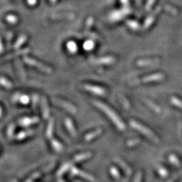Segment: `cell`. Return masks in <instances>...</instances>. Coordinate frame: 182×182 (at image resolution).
Instances as JSON below:
<instances>
[{"label": "cell", "instance_id": "cell-1", "mask_svg": "<svg viewBox=\"0 0 182 182\" xmlns=\"http://www.w3.org/2000/svg\"><path fill=\"white\" fill-rule=\"evenodd\" d=\"M94 104H95L97 107H99L101 110L103 111V112L108 115V118H110L115 124L118 126L119 129H122V130L124 129V124H122V122H121L120 119H119L118 117L117 116V115L115 114L111 108H108L107 106H106V105L103 104V103H100V102H98V101H95V102H94Z\"/></svg>", "mask_w": 182, "mask_h": 182}, {"label": "cell", "instance_id": "cell-2", "mask_svg": "<svg viewBox=\"0 0 182 182\" xmlns=\"http://www.w3.org/2000/svg\"><path fill=\"white\" fill-rule=\"evenodd\" d=\"M24 62H25L27 64L30 65L34 66V67L37 68L38 69L41 70V71H43V72H47V73H51V72H52V69H51L49 67L42 64L40 62H37V61H36L35 59H33V58H29V57H24Z\"/></svg>", "mask_w": 182, "mask_h": 182}, {"label": "cell", "instance_id": "cell-3", "mask_svg": "<svg viewBox=\"0 0 182 182\" xmlns=\"http://www.w3.org/2000/svg\"><path fill=\"white\" fill-rule=\"evenodd\" d=\"M53 102L56 103V104L60 106L61 107L64 108L65 109L68 110L69 113H75L77 109H76L75 107L72 105L71 103L66 102V101L62 100V99H53Z\"/></svg>", "mask_w": 182, "mask_h": 182}, {"label": "cell", "instance_id": "cell-4", "mask_svg": "<svg viewBox=\"0 0 182 182\" xmlns=\"http://www.w3.org/2000/svg\"><path fill=\"white\" fill-rule=\"evenodd\" d=\"M83 88L86 90L89 91V92H90L92 93H94L96 95L103 96L106 94L105 89H103V88H102L100 87H97V86L93 85H84L83 86Z\"/></svg>", "mask_w": 182, "mask_h": 182}, {"label": "cell", "instance_id": "cell-5", "mask_svg": "<svg viewBox=\"0 0 182 182\" xmlns=\"http://www.w3.org/2000/svg\"><path fill=\"white\" fill-rule=\"evenodd\" d=\"M72 174L73 175H75V176H80L83 178H85L86 180L89 181L93 182L94 181V178L93 177L90 175L89 174L84 172H82L80 169H78L75 167H72Z\"/></svg>", "mask_w": 182, "mask_h": 182}, {"label": "cell", "instance_id": "cell-6", "mask_svg": "<svg viewBox=\"0 0 182 182\" xmlns=\"http://www.w3.org/2000/svg\"><path fill=\"white\" fill-rule=\"evenodd\" d=\"M39 121H40L39 118H37V117H33V118L26 117V118H22V119L18 122V124L21 126L27 127V126L31 125V124H35V123H37Z\"/></svg>", "mask_w": 182, "mask_h": 182}, {"label": "cell", "instance_id": "cell-7", "mask_svg": "<svg viewBox=\"0 0 182 182\" xmlns=\"http://www.w3.org/2000/svg\"><path fill=\"white\" fill-rule=\"evenodd\" d=\"M41 107H42L43 118L45 119H48L49 117V109L48 104H47V101L45 97H43L41 99Z\"/></svg>", "mask_w": 182, "mask_h": 182}, {"label": "cell", "instance_id": "cell-8", "mask_svg": "<svg viewBox=\"0 0 182 182\" xmlns=\"http://www.w3.org/2000/svg\"><path fill=\"white\" fill-rule=\"evenodd\" d=\"M65 125L67 127V129H68V131L70 132V134H72L73 137H75L76 134H77V132H76L75 128H74V126L72 123V120L70 119V118H65Z\"/></svg>", "mask_w": 182, "mask_h": 182}, {"label": "cell", "instance_id": "cell-9", "mask_svg": "<svg viewBox=\"0 0 182 182\" xmlns=\"http://www.w3.org/2000/svg\"><path fill=\"white\" fill-rule=\"evenodd\" d=\"M33 133H34V130H33V129L24 131L20 132L19 134H17V135L15 136V138L17 140H23L24 138H27V137L32 135Z\"/></svg>", "mask_w": 182, "mask_h": 182}, {"label": "cell", "instance_id": "cell-10", "mask_svg": "<svg viewBox=\"0 0 182 182\" xmlns=\"http://www.w3.org/2000/svg\"><path fill=\"white\" fill-rule=\"evenodd\" d=\"M90 156H92V154H91L90 153H81V154H79V155L76 156L74 158V159L72 160V162H73V163H79V162H81V161L89 159Z\"/></svg>", "mask_w": 182, "mask_h": 182}, {"label": "cell", "instance_id": "cell-11", "mask_svg": "<svg viewBox=\"0 0 182 182\" xmlns=\"http://www.w3.org/2000/svg\"><path fill=\"white\" fill-rule=\"evenodd\" d=\"M51 145H52V147H53V149H54L56 152H58V153H60V152H62V150H63V146H62V143H59L57 140L56 139L51 140Z\"/></svg>", "mask_w": 182, "mask_h": 182}, {"label": "cell", "instance_id": "cell-12", "mask_svg": "<svg viewBox=\"0 0 182 182\" xmlns=\"http://www.w3.org/2000/svg\"><path fill=\"white\" fill-rule=\"evenodd\" d=\"M114 62V58L113 57H104V58H98L95 61V63L97 64H104V65H108L111 64Z\"/></svg>", "mask_w": 182, "mask_h": 182}, {"label": "cell", "instance_id": "cell-13", "mask_svg": "<svg viewBox=\"0 0 182 182\" xmlns=\"http://www.w3.org/2000/svg\"><path fill=\"white\" fill-rule=\"evenodd\" d=\"M72 164H73V162H72V161L68 163H65V164H64V165H62V168L58 170V173H57V175H58V177L62 176V174H64V173H65L66 172H67V171H68V169L72 167Z\"/></svg>", "mask_w": 182, "mask_h": 182}, {"label": "cell", "instance_id": "cell-14", "mask_svg": "<svg viewBox=\"0 0 182 182\" xmlns=\"http://www.w3.org/2000/svg\"><path fill=\"white\" fill-rule=\"evenodd\" d=\"M30 52V49H21V50H18L17 52H15V53H12V54H10L7 56L5 57L3 59H9V58H14V57L17 56H19V55H24V54H26L27 52Z\"/></svg>", "mask_w": 182, "mask_h": 182}, {"label": "cell", "instance_id": "cell-15", "mask_svg": "<svg viewBox=\"0 0 182 182\" xmlns=\"http://www.w3.org/2000/svg\"><path fill=\"white\" fill-rule=\"evenodd\" d=\"M101 133H102V130L101 129H97V130L94 131H92L91 133H89L88 134H87L84 138H85L86 140L89 141V140H93V138H97V136H99Z\"/></svg>", "mask_w": 182, "mask_h": 182}, {"label": "cell", "instance_id": "cell-16", "mask_svg": "<svg viewBox=\"0 0 182 182\" xmlns=\"http://www.w3.org/2000/svg\"><path fill=\"white\" fill-rule=\"evenodd\" d=\"M53 127H54V121L52 118H51L49 122L48 126H47V138H51L52 136V133H53Z\"/></svg>", "mask_w": 182, "mask_h": 182}, {"label": "cell", "instance_id": "cell-17", "mask_svg": "<svg viewBox=\"0 0 182 182\" xmlns=\"http://www.w3.org/2000/svg\"><path fill=\"white\" fill-rule=\"evenodd\" d=\"M115 161H116L117 163H118V164L119 165H120L121 167H122V169H124V171L126 172V174H130L131 173V169L129 168V167L128 166V165H126L125 163L123 162V161L120 160L119 159H115Z\"/></svg>", "mask_w": 182, "mask_h": 182}, {"label": "cell", "instance_id": "cell-18", "mask_svg": "<svg viewBox=\"0 0 182 182\" xmlns=\"http://www.w3.org/2000/svg\"><path fill=\"white\" fill-rule=\"evenodd\" d=\"M67 48L71 53H75L78 51V46L74 42H72V41H70L67 43Z\"/></svg>", "mask_w": 182, "mask_h": 182}, {"label": "cell", "instance_id": "cell-19", "mask_svg": "<svg viewBox=\"0 0 182 182\" xmlns=\"http://www.w3.org/2000/svg\"><path fill=\"white\" fill-rule=\"evenodd\" d=\"M0 83H1V85L6 87V89H10V88H12L13 87V84H12V82L9 81L8 79H6L5 78H0Z\"/></svg>", "mask_w": 182, "mask_h": 182}, {"label": "cell", "instance_id": "cell-20", "mask_svg": "<svg viewBox=\"0 0 182 182\" xmlns=\"http://www.w3.org/2000/svg\"><path fill=\"white\" fill-rule=\"evenodd\" d=\"M94 47H95V43H93L92 40L87 41V42L83 43V49L87 51L92 50V49L94 48Z\"/></svg>", "mask_w": 182, "mask_h": 182}, {"label": "cell", "instance_id": "cell-21", "mask_svg": "<svg viewBox=\"0 0 182 182\" xmlns=\"http://www.w3.org/2000/svg\"><path fill=\"white\" fill-rule=\"evenodd\" d=\"M26 39H27L26 36H22L19 39L17 40V42L15 43V44L14 45V48L15 49H17L19 48L20 47H22V45H23L24 43V42L26 41Z\"/></svg>", "mask_w": 182, "mask_h": 182}, {"label": "cell", "instance_id": "cell-22", "mask_svg": "<svg viewBox=\"0 0 182 182\" xmlns=\"http://www.w3.org/2000/svg\"><path fill=\"white\" fill-rule=\"evenodd\" d=\"M17 64V68L18 69V72L20 73V76L22 77V79L25 78V72H24V70L23 67H22V64L20 63V62H16Z\"/></svg>", "mask_w": 182, "mask_h": 182}, {"label": "cell", "instance_id": "cell-23", "mask_svg": "<svg viewBox=\"0 0 182 182\" xmlns=\"http://www.w3.org/2000/svg\"><path fill=\"white\" fill-rule=\"evenodd\" d=\"M110 173L115 178H120V174H119V172H118V171L117 170L115 167H112L110 169Z\"/></svg>", "mask_w": 182, "mask_h": 182}, {"label": "cell", "instance_id": "cell-24", "mask_svg": "<svg viewBox=\"0 0 182 182\" xmlns=\"http://www.w3.org/2000/svg\"><path fill=\"white\" fill-rule=\"evenodd\" d=\"M19 101L22 103V104L26 105L30 102V98H29V97L27 95H21Z\"/></svg>", "mask_w": 182, "mask_h": 182}, {"label": "cell", "instance_id": "cell-25", "mask_svg": "<svg viewBox=\"0 0 182 182\" xmlns=\"http://www.w3.org/2000/svg\"><path fill=\"white\" fill-rule=\"evenodd\" d=\"M15 125L14 124H11L9 126V128H8V131H7V134H8V137L9 138H12V136H13L14 131H15Z\"/></svg>", "mask_w": 182, "mask_h": 182}, {"label": "cell", "instance_id": "cell-26", "mask_svg": "<svg viewBox=\"0 0 182 182\" xmlns=\"http://www.w3.org/2000/svg\"><path fill=\"white\" fill-rule=\"evenodd\" d=\"M40 174H41V172H35L34 174H33L31 177H30V178L27 181L32 182L33 180H36L37 178H39V177L40 176Z\"/></svg>", "mask_w": 182, "mask_h": 182}, {"label": "cell", "instance_id": "cell-27", "mask_svg": "<svg viewBox=\"0 0 182 182\" xmlns=\"http://www.w3.org/2000/svg\"><path fill=\"white\" fill-rule=\"evenodd\" d=\"M21 95H22V94H20V93H16V94H15L14 97H12V100L13 101V102H15V103L18 102L20 99V97H21Z\"/></svg>", "mask_w": 182, "mask_h": 182}, {"label": "cell", "instance_id": "cell-28", "mask_svg": "<svg viewBox=\"0 0 182 182\" xmlns=\"http://www.w3.org/2000/svg\"><path fill=\"white\" fill-rule=\"evenodd\" d=\"M141 173H138L137 174V176H136L135 179H134V182H141Z\"/></svg>", "mask_w": 182, "mask_h": 182}, {"label": "cell", "instance_id": "cell-29", "mask_svg": "<svg viewBox=\"0 0 182 182\" xmlns=\"http://www.w3.org/2000/svg\"><path fill=\"white\" fill-rule=\"evenodd\" d=\"M37 103V96L33 95V108H36V103Z\"/></svg>", "mask_w": 182, "mask_h": 182}, {"label": "cell", "instance_id": "cell-30", "mask_svg": "<svg viewBox=\"0 0 182 182\" xmlns=\"http://www.w3.org/2000/svg\"><path fill=\"white\" fill-rule=\"evenodd\" d=\"M3 50V47H2V44L1 43V40H0V52H2Z\"/></svg>", "mask_w": 182, "mask_h": 182}, {"label": "cell", "instance_id": "cell-31", "mask_svg": "<svg viewBox=\"0 0 182 182\" xmlns=\"http://www.w3.org/2000/svg\"><path fill=\"white\" fill-rule=\"evenodd\" d=\"M1 115H2V108L0 107V116H1Z\"/></svg>", "mask_w": 182, "mask_h": 182}, {"label": "cell", "instance_id": "cell-32", "mask_svg": "<svg viewBox=\"0 0 182 182\" xmlns=\"http://www.w3.org/2000/svg\"><path fill=\"white\" fill-rule=\"evenodd\" d=\"M58 182H64V181H62V180H61V181L59 180V181H58Z\"/></svg>", "mask_w": 182, "mask_h": 182}, {"label": "cell", "instance_id": "cell-33", "mask_svg": "<svg viewBox=\"0 0 182 182\" xmlns=\"http://www.w3.org/2000/svg\"><path fill=\"white\" fill-rule=\"evenodd\" d=\"M13 182H16V181H13Z\"/></svg>", "mask_w": 182, "mask_h": 182}, {"label": "cell", "instance_id": "cell-34", "mask_svg": "<svg viewBox=\"0 0 182 182\" xmlns=\"http://www.w3.org/2000/svg\"><path fill=\"white\" fill-rule=\"evenodd\" d=\"M27 182H28V181H27Z\"/></svg>", "mask_w": 182, "mask_h": 182}]
</instances>
